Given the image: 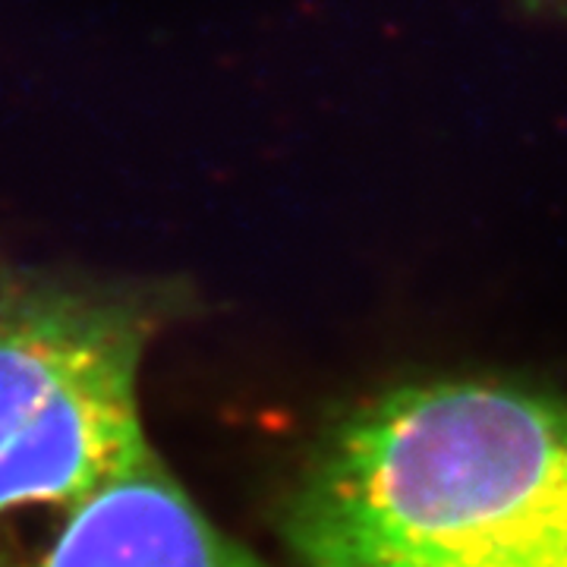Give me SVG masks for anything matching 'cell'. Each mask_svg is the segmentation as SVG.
Listing matches in <instances>:
<instances>
[{"mask_svg": "<svg viewBox=\"0 0 567 567\" xmlns=\"http://www.w3.org/2000/svg\"><path fill=\"white\" fill-rule=\"evenodd\" d=\"M278 536L297 567H567V398L388 388L316 439Z\"/></svg>", "mask_w": 567, "mask_h": 567, "instance_id": "6da1fadb", "label": "cell"}, {"mask_svg": "<svg viewBox=\"0 0 567 567\" xmlns=\"http://www.w3.org/2000/svg\"><path fill=\"white\" fill-rule=\"evenodd\" d=\"M186 300L152 278L22 271L0 281V524L35 507L66 517L158 454L140 375Z\"/></svg>", "mask_w": 567, "mask_h": 567, "instance_id": "7a4b0ae2", "label": "cell"}, {"mask_svg": "<svg viewBox=\"0 0 567 567\" xmlns=\"http://www.w3.org/2000/svg\"><path fill=\"white\" fill-rule=\"evenodd\" d=\"M25 567H271L208 520L162 454L99 488L63 517Z\"/></svg>", "mask_w": 567, "mask_h": 567, "instance_id": "3957f363", "label": "cell"}]
</instances>
